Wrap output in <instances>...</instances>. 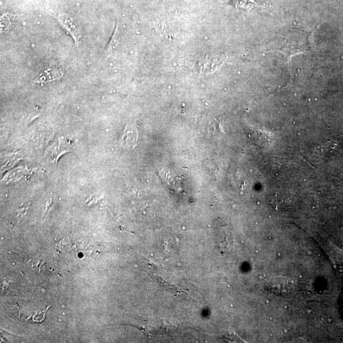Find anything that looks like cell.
Returning a JSON list of instances; mask_svg holds the SVG:
<instances>
[{"label":"cell","instance_id":"1","mask_svg":"<svg viewBox=\"0 0 343 343\" xmlns=\"http://www.w3.org/2000/svg\"><path fill=\"white\" fill-rule=\"evenodd\" d=\"M58 21L61 25L68 31L73 38L76 45H78L81 38L80 28L76 21L70 16L61 14L58 16Z\"/></svg>","mask_w":343,"mask_h":343},{"label":"cell","instance_id":"2","mask_svg":"<svg viewBox=\"0 0 343 343\" xmlns=\"http://www.w3.org/2000/svg\"><path fill=\"white\" fill-rule=\"evenodd\" d=\"M69 145L64 140H58L47 149L45 158L49 162L56 163L59 158L69 150Z\"/></svg>","mask_w":343,"mask_h":343},{"label":"cell","instance_id":"3","mask_svg":"<svg viewBox=\"0 0 343 343\" xmlns=\"http://www.w3.org/2000/svg\"><path fill=\"white\" fill-rule=\"evenodd\" d=\"M138 141V131L135 124H127L124 133L120 140L121 145L124 148L133 149L136 147Z\"/></svg>","mask_w":343,"mask_h":343},{"label":"cell","instance_id":"4","mask_svg":"<svg viewBox=\"0 0 343 343\" xmlns=\"http://www.w3.org/2000/svg\"><path fill=\"white\" fill-rule=\"evenodd\" d=\"M62 71L59 67L56 64L50 63L43 69L42 73L37 78V82H48L55 80H57L62 76Z\"/></svg>","mask_w":343,"mask_h":343},{"label":"cell","instance_id":"5","mask_svg":"<svg viewBox=\"0 0 343 343\" xmlns=\"http://www.w3.org/2000/svg\"><path fill=\"white\" fill-rule=\"evenodd\" d=\"M222 61L219 59L206 58L200 60L198 62V68L201 73H210L215 70L219 64H221Z\"/></svg>","mask_w":343,"mask_h":343},{"label":"cell","instance_id":"6","mask_svg":"<svg viewBox=\"0 0 343 343\" xmlns=\"http://www.w3.org/2000/svg\"><path fill=\"white\" fill-rule=\"evenodd\" d=\"M119 44V29H118V25H117L116 28H115V30L114 31L113 35H112L111 39L110 40L108 46L107 47L106 54H105V56L107 57L111 56V55L112 54V53L114 52L115 50L116 49V48Z\"/></svg>","mask_w":343,"mask_h":343},{"label":"cell","instance_id":"7","mask_svg":"<svg viewBox=\"0 0 343 343\" xmlns=\"http://www.w3.org/2000/svg\"><path fill=\"white\" fill-rule=\"evenodd\" d=\"M266 303L267 304H270V299H266Z\"/></svg>","mask_w":343,"mask_h":343},{"label":"cell","instance_id":"8","mask_svg":"<svg viewBox=\"0 0 343 343\" xmlns=\"http://www.w3.org/2000/svg\"><path fill=\"white\" fill-rule=\"evenodd\" d=\"M277 256L278 257V258H280V257L282 256V253H277Z\"/></svg>","mask_w":343,"mask_h":343},{"label":"cell","instance_id":"9","mask_svg":"<svg viewBox=\"0 0 343 343\" xmlns=\"http://www.w3.org/2000/svg\"><path fill=\"white\" fill-rule=\"evenodd\" d=\"M284 309H285V310H287L288 308H289V306H288L287 305H285L284 306Z\"/></svg>","mask_w":343,"mask_h":343},{"label":"cell","instance_id":"10","mask_svg":"<svg viewBox=\"0 0 343 343\" xmlns=\"http://www.w3.org/2000/svg\"><path fill=\"white\" fill-rule=\"evenodd\" d=\"M311 309H308V313H311Z\"/></svg>","mask_w":343,"mask_h":343},{"label":"cell","instance_id":"11","mask_svg":"<svg viewBox=\"0 0 343 343\" xmlns=\"http://www.w3.org/2000/svg\"><path fill=\"white\" fill-rule=\"evenodd\" d=\"M328 322H331V319H328Z\"/></svg>","mask_w":343,"mask_h":343}]
</instances>
